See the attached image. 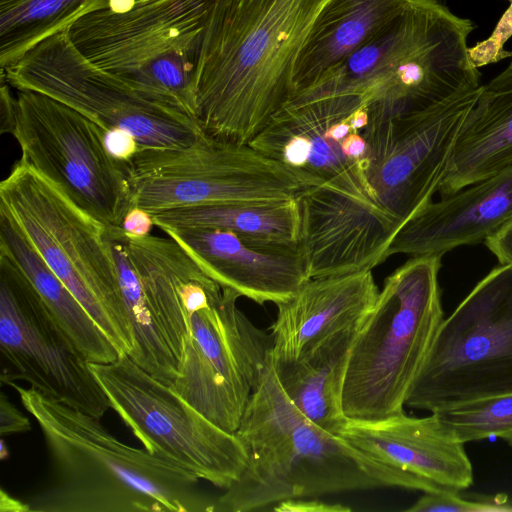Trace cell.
<instances>
[{"label": "cell", "mask_w": 512, "mask_h": 512, "mask_svg": "<svg viewBox=\"0 0 512 512\" xmlns=\"http://www.w3.org/2000/svg\"><path fill=\"white\" fill-rule=\"evenodd\" d=\"M474 28L438 0H413L382 33L283 107L342 96L365 106L383 99L441 100L470 79L467 39Z\"/></svg>", "instance_id": "obj_4"}, {"label": "cell", "mask_w": 512, "mask_h": 512, "mask_svg": "<svg viewBox=\"0 0 512 512\" xmlns=\"http://www.w3.org/2000/svg\"><path fill=\"white\" fill-rule=\"evenodd\" d=\"M327 0H212L193 82L208 136L249 144L287 103L297 58Z\"/></svg>", "instance_id": "obj_1"}, {"label": "cell", "mask_w": 512, "mask_h": 512, "mask_svg": "<svg viewBox=\"0 0 512 512\" xmlns=\"http://www.w3.org/2000/svg\"><path fill=\"white\" fill-rule=\"evenodd\" d=\"M480 88L436 105L385 99L367 106L368 124L360 130L367 149L358 169L396 232L432 202Z\"/></svg>", "instance_id": "obj_8"}, {"label": "cell", "mask_w": 512, "mask_h": 512, "mask_svg": "<svg viewBox=\"0 0 512 512\" xmlns=\"http://www.w3.org/2000/svg\"><path fill=\"white\" fill-rule=\"evenodd\" d=\"M88 363L111 408L148 452L223 490L240 478L248 457L236 434L212 423L127 354Z\"/></svg>", "instance_id": "obj_13"}, {"label": "cell", "mask_w": 512, "mask_h": 512, "mask_svg": "<svg viewBox=\"0 0 512 512\" xmlns=\"http://www.w3.org/2000/svg\"><path fill=\"white\" fill-rule=\"evenodd\" d=\"M378 294L372 270L309 279L276 305L270 327L272 360H296L336 335L357 329Z\"/></svg>", "instance_id": "obj_20"}, {"label": "cell", "mask_w": 512, "mask_h": 512, "mask_svg": "<svg viewBox=\"0 0 512 512\" xmlns=\"http://www.w3.org/2000/svg\"><path fill=\"white\" fill-rule=\"evenodd\" d=\"M235 434L248 463L214 500L212 512H248L287 499L381 487L414 490L406 475L306 418L280 386L271 358Z\"/></svg>", "instance_id": "obj_3"}, {"label": "cell", "mask_w": 512, "mask_h": 512, "mask_svg": "<svg viewBox=\"0 0 512 512\" xmlns=\"http://www.w3.org/2000/svg\"><path fill=\"white\" fill-rule=\"evenodd\" d=\"M31 429V423L2 392L0 396V434L8 436L16 433L27 432Z\"/></svg>", "instance_id": "obj_32"}, {"label": "cell", "mask_w": 512, "mask_h": 512, "mask_svg": "<svg viewBox=\"0 0 512 512\" xmlns=\"http://www.w3.org/2000/svg\"><path fill=\"white\" fill-rule=\"evenodd\" d=\"M0 210L17 223L119 354L129 355L133 336L104 225L21 160L0 183Z\"/></svg>", "instance_id": "obj_6"}, {"label": "cell", "mask_w": 512, "mask_h": 512, "mask_svg": "<svg viewBox=\"0 0 512 512\" xmlns=\"http://www.w3.org/2000/svg\"><path fill=\"white\" fill-rule=\"evenodd\" d=\"M340 437L406 475L414 490L458 493L473 483V468L459 442L431 413H404L375 421L349 420Z\"/></svg>", "instance_id": "obj_17"}, {"label": "cell", "mask_w": 512, "mask_h": 512, "mask_svg": "<svg viewBox=\"0 0 512 512\" xmlns=\"http://www.w3.org/2000/svg\"><path fill=\"white\" fill-rule=\"evenodd\" d=\"M351 132V126L347 117L327 127L324 131V137L329 140L341 142Z\"/></svg>", "instance_id": "obj_36"}, {"label": "cell", "mask_w": 512, "mask_h": 512, "mask_svg": "<svg viewBox=\"0 0 512 512\" xmlns=\"http://www.w3.org/2000/svg\"><path fill=\"white\" fill-rule=\"evenodd\" d=\"M0 380L30 387L72 408L101 418L109 399L40 295L0 254Z\"/></svg>", "instance_id": "obj_15"}, {"label": "cell", "mask_w": 512, "mask_h": 512, "mask_svg": "<svg viewBox=\"0 0 512 512\" xmlns=\"http://www.w3.org/2000/svg\"><path fill=\"white\" fill-rule=\"evenodd\" d=\"M240 295L220 287L188 312L189 333L179 374L169 384L221 429L237 431L271 358V335L238 308Z\"/></svg>", "instance_id": "obj_14"}, {"label": "cell", "mask_w": 512, "mask_h": 512, "mask_svg": "<svg viewBox=\"0 0 512 512\" xmlns=\"http://www.w3.org/2000/svg\"><path fill=\"white\" fill-rule=\"evenodd\" d=\"M112 0H0V67L4 69L43 40L69 29Z\"/></svg>", "instance_id": "obj_26"}, {"label": "cell", "mask_w": 512, "mask_h": 512, "mask_svg": "<svg viewBox=\"0 0 512 512\" xmlns=\"http://www.w3.org/2000/svg\"><path fill=\"white\" fill-rule=\"evenodd\" d=\"M432 413L463 444L496 437L512 446V393L467 401Z\"/></svg>", "instance_id": "obj_27"}, {"label": "cell", "mask_w": 512, "mask_h": 512, "mask_svg": "<svg viewBox=\"0 0 512 512\" xmlns=\"http://www.w3.org/2000/svg\"><path fill=\"white\" fill-rule=\"evenodd\" d=\"M221 287L262 305L291 298L309 280L298 245L264 244L231 231L164 229Z\"/></svg>", "instance_id": "obj_18"}, {"label": "cell", "mask_w": 512, "mask_h": 512, "mask_svg": "<svg viewBox=\"0 0 512 512\" xmlns=\"http://www.w3.org/2000/svg\"><path fill=\"white\" fill-rule=\"evenodd\" d=\"M131 181L134 206L150 214L213 203L298 200L323 183L249 144L207 134L187 147L139 151Z\"/></svg>", "instance_id": "obj_10"}, {"label": "cell", "mask_w": 512, "mask_h": 512, "mask_svg": "<svg viewBox=\"0 0 512 512\" xmlns=\"http://www.w3.org/2000/svg\"><path fill=\"white\" fill-rule=\"evenodd\" d=\"M508 66L481 85L477 101L460 130L439 185L451 195L512 163V52Z\"/></svg>", "instance_id": "obj_21"}, {"label": "cell", "mask_w": 512, "mask_h": 512, "mask_svg": "<svg viewBox=\"0 0 512 512\" xmlns=\"http://www.w3.org/2000/svg\"><path fill=\"white\" fill-rule=\"evenodd\" d=\"M512 224V163L497 173L430 202L394 236L387 258L440 255L494 236Z\"/></svg>", "instance_id": "obj_19"}, {"label": "cell", "mask_w": 512, "mask_h": 512, "mask_svg": "<svg viewBox=\"0 0 512 512\" xmlns=\"http://www.w3.org/2000/svg\"><path fill=\"white\" fill-rule=\"evenodd\" d=\"M412 1L327 0L297 58L291 97L382 33Z\"/></svg>", "instance_id": "obj_22"}, {"label": "cell", "mask_w": 512, "mask_h": 512, "mask_svg": "<svg viewBox=\"0 0 512 512\" xmlns=\"http://www.w3.org/2000/svg\"><path fill=\"white\" fill-rule=\"evenodd\" d=\"M8 386L37 422L49 455V481L25 500L29 512H212L215 499L194 474L123 443L100 418L33 387Z\"/></svg>", "instance_id": "obj_2"}, {"label": "cell", "mask_w": 512, "mask_h": 512, "mask_svg": "<svg viewBox=\"0 0 512 512\" xmlns=\"http://www.w3.org/2000/svg\"><path fill=\"white\" fill-rule=\"evenodd\" d=\"M509 2H512V0H508Z\"/></svg>", "instance_id": "obj_39"}, {"label": "cell", "mask_w": 512, "mask_h": 512, "mask_svg": "<svg viewBox=\"0 0 512 512\" xmlns=\"http://www.w3.org/2000/svg\"><path fill=\"white\" fill-rule=\"evenodd\" d=\"M127 234V233H126ZM128 252L142 286V305L130 321L129 357L166 384L179 374L189 333L188 314L179 291L182 246L173 238L127 234Z\"/></svg>", "instance_id": "obj_16"}, {"label": "cell", "mask_w": 512, "mask_h": 512, "mask_svg": "<svg viewBox=\"0 0 512 512\" xmlns=\"http://www.w3.org/2000/svg\"><path fill=\"white\" fill-rule=\"evenodd\" d=\"M440 255L412 257L385 280L353 338L342 406L353 421L404 413L412 383L443 320Z\"/></svg>", "instance_id": "obj_5"}, {"label": "cell", "mask_w": 512, "mask_h": 512, "mask_svg": "<svg viewBox=\"0 0 512 512\" xmlns=\"http://www.w3.org/2000/svg\"><path fill=\"white\" fill-rule=\"evenodd\" d=\"M164 229H219L251 241L273 245H298L300 211L298 200L272 202H227L175 208L152 214Z\"/></svg>", "instance_id": "obj_25"}, {"label": "cell", "mask_w": 512, "mask_h": 512, "mask_svg": "<svg viewBox=\"0 0 512 512\" xmlns=\"http://www.w3.org/2000/svg\"><path fill=\"white\" fill-rule=\"evenodd\" d=\"M153 226L152 214L134 206L126 213L121 227L130 236L143 237L150 234Z\"/></svg>", "instance_id": "obj_33"}, {"label": "cell", "mask_w": 512, "mask_h": 512, "mask_svg": "<svg viewBox=\"0 0 512 512\" xmlns=\"http://www.w3.org/2000/svg\"><path fill=\"white\" fill-rule=\"evenodd\" d=\"M211 2L133 0L82 16L68 34L96 66L196 119L194 65Z\"/></svg>", "instance_id": "obj_7"}, {"label": "cell", "mask_w": 512, "mask_h": 512, "mask_svg": "<svg viewBox=\"0 0 512 512\" xmlns=\"http://www.w3.org/2000/svg\"><path fill=\"white\" fill-rule=\"evenodd\" d=\"M104 135L106 147L111 155L120 161L131 164L136 154L140 151L135 137L120 129L104 131Z\"/></svg>", "instance_id": "obj_30"}, {"label": "cell", "mask_w": 512, "mask_h": 512, "mask_svg": "<svg viewBox=\"0 0 512 512\" xmlns=\"http://www.w3.org/2000/svg\"><path fill=\"white\" fill-rule=\"evenodd\" d=\"M408 512H507L512 511V499L505 494L465 499L458 493L425 492Z\"/></svg>", "instance_id": "obj_28"}, {"label": "cell", "mask_w": 512, "mask_h": 512, "mask_svg": "<svg viewBox=\"0 0 512 512\" xmlns=\"http://www.w3.org/2000/svg\"><path fill=\"white\" fill-rule=\"evenodd\" d=\"M11 86L1 77L0 87V124L1 133L12 134L16 119V96L11 92Z\"/></svg>", "instance_id": "obj_34"}, {"label": "cell", "mask_w": 512, "mask_h": 512, "mask_svg": "<svg viewBox=\"0 0 512 512\" xmlns=\"http://www.w3.org/2000/svg\"><path fill=\"white\" fill-rule=\"evenodd\" d=\"M342 152L350 159L359 160L366 152L367 146L363 136L358 132H351L340 142Z\"/></svg>", "instance_id": "obj_35"}, {"label": "cell", "mask_w": 512, "mask_h": 512, "mask_svg": "<svg viewBox=\"0 0 512 512\" xmlns=\"http://www.w3.org/2000/svg\"><path fill=\"white\" fill-rule=\"evenodd\" d=\"M357 329L336 335L296 360L271 358L279 384L292 404L311 422L334 435H339L349 421L343 411L342 394Z\"/></svg>", "instance_id": "obj_24"}, {"label": "cell", "mask_w": 512, "mask_h": 512, "mask_svg": "<svg viewBox=\"0 0 512 512\" xmlns=\"http://www.w3.org/2000/svg\"><path fill=\"white\" fill-rule=\"evenodd\" d=\"M20 160L104 226H122L134 207L131 164L108 151L104 130L45 94L17 91L12 132Z\"/></svg>", "instance_id": "obj_12"}, {"label": "cell", "mask_w": 512, "mask_h": 512, "mask_svg": "<svg viewBox=\"0 0 512 512\" xmlns=\"http://www.w3.org/2000/svg\"><path fill=\"white\" fill-rule=\"evenodd\" d=\"M512 36V2L502 15L492 34L485 40L469 48V56L476 68L500 61L508 57L503 47Z\"/></svg>", "instance_id": "obj_29"}, {"label": "cell", "mask_w": 512, "mask_h": 512, "mask_svg": "<svg viewBox=\"0 0 512 512\" xmlns=\"http://www.w3.org/2000/svg\"><path fill=\"white\" fill-rule=\"evenodd\" d=\"M0 254L8 257L28 278L86 361L107 363L118 358L120 354L113 343L3 210H0Z\"/></svg>", "instance_id": "obj_23"}, {"label": "cell", "mask_w": 512, "mask_h": 512, "mask_svg": "<svg viewBox=\"0 0 512 512\" xmlns=\"http://www.w3.org/2000/svg\"><path fill=\"white\" fill-rule=\"evenodd\" d=\"M1 77L17 91L42 93L68 105L104 131L132 134L140 151L187 147L205 134L176 105L90 62L74 46L68 29L1 69Z\"/></svg>", "instance_id": "obj_9"}, {"label": "cell", "mask_w": 512, "mask_h": 512, "mask_svg": "<svg viewBox=\"0 0 512 512\" xmlns=\"http://www.w3.org/2000/svg\"><path fill=\"white\" fill-rule=\"evenodd\" d=\"M277 512H347L348 506L339 503H326L316 497L293 498L283 500L273 506Z\"/></svg>", "instance_id": "obj_31"}, {"label": "cell", "mask_w": 512, "mask_h": 512, "mask_svg": "<svg viewBox=\"0 0 512 512\" xmlns=\"http://www.w3.org/2000/svg\"><path fill=\"white\" fill-rule=\"evenodd\" d=\"M0 510L1 512H29V507L25 501L13 498L1 489Z\"/></svg>", "instance_id": "obj_37"}, {"label": "cell", "mask_w": 512, "mask_h": 512, "mask_svg": "<svg viewBox=\"0 0 512 512\" xmlns=\"http://www.w3.org/2000/svg\"><path fill=\"white\" fill-rule=\"evenodd\" d=\"M512 393V265L485 276L443 319L405 406L435 412Z\"/></svg>", "instance_id": "obj_11"}, {"label": "cell", "mask_w": 512, "mask_h": 512, "mask_svg": "<svg viewBox=\"0 0 512 512\" xmlns=\"http://www.w3.org/2000/svg\"><path fill=\"white\" fill-rule=\"evenodd\" d=\"M368 120L369 115L367 107L357 109L348 117L352 132H359L368 124Z\"/></svg>", "instance_id": "obj_38"}]
</instances>
